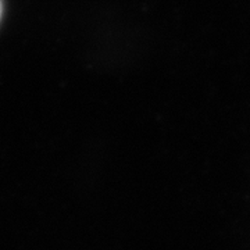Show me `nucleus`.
<instances>
[{
    "label": "nucleus",
    "instance_id": "nucleus-1",
    "mask_svg": "<svg viewBox=\"0 0 250 250\" xmlns=\"http://www.w3.org/2000/svg\"><path fill=\"white\" fill-rule=\"evenodd\" d=\"M1 10H3V7H1V0H0V17H1Z\"/></svg>",
    "mask_w": 250,
    "mask_h": 250
}]
</instances>
